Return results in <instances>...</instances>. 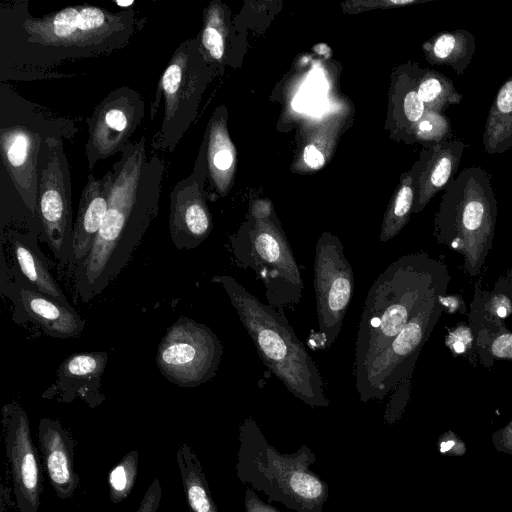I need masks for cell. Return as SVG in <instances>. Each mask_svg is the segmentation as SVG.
Listing matches in <instances>:
<instances>
[{"instance_id": "6da1fadb", "label": "cell", "mask_w": 512, "mask_h": 512, "mask_svg": "<svg viewBox=\"0 0 512 512\" xmlns=\"http://www.w3.org/2000/svg\"><path fill=\"white\" fill-rule=\"evenodd\" d=\"M143 26L132 8L66 6L41 16L26 0L0 5V82L69 77L55 71L66 61L107 56L125 48Z\"/></svg>"}, {"instance_id": "7a4b0ae2", "label": "cell", "mask_w": 512, "mask_h": 512, "mask_svg": "<svg viewBox=\"0 0 512 512\" xmlns=\"http://www.w3.org/2000/svg\"><path fill=\"white\" fill-rule=\"evenodd\" d=\"M146 138L129 142L111 169L103 224L85 260L73 272L75 293L89 302L119 276L156 218L165 172L163 160L147 155Z\"/></svg>"}, {"instance_id": "3957f363", "label": "cell", "mask_w": 512, "mask_h": 512, "mask_svg": "<svg viewBox=\"0 0 512 512\" xmlns=\"http://www.w3.org/2000/svg\"><path fill=\"white\" fill-rule=\"evenodd\" d=\"M448 267L427 252L393 261L370 286L359 320L354 352L358 380L430 298L446 293Z\"/></svg>"}, {"instance_id": "277c9868", "label": "cell", "mask_w": 512, "mask_h": 512, "mask_svg": "<svg viewBox=\"0 0 512 512\" xmlns=\"http://www.w3.org/2000/svg\"><path fill=\"white\" fill-rule=\"evenodd\" d=\"M212 281L223 287L259 357L287 390L311 407H328L319 369L283 314L231 276H214Z\"/></svg>"}, {"instance_id": "5b68a950", "label": "cell", "mask_w": 512, "mask_h": 512, "mask_svg": "<svg viewBox=\"0 0 512 512\" xmlns=\"http://www.w3.org/2000/svg\"><path fill=\"white\" fill-rule=\"evenodd\" d=\"M315 461L316 455L306 445L295 453L281 454L251 417L239 428L237 478L296 512H323L328 499L327 483L310 469Z\"/></svg>"}, {"instance_id": "8992f818", "label": "cell", "mask_w": 512, "mask_h": 512, "mask_svg": "<svg viewBox=\"0 0 512 512\" xmlns=\"http://www.w3.org/2000/svg\"><path fill=\"white\" fill-rule=\"evenodd\" d=\"M78 130L74 119L28 100L9 82H0L1 168L36 219L37 166L43 142L50 137L71 140Z\"/></svg>"}, {"instance_id": "52a82bcc", "label": "cell", "mask_w": 512, "mask_h": 512, "mask_svg": "<svg viewBox=\"0 0 512 512\" xmlns=\"http://www.w3.org/2000/svg\"><path fill=\"white\" fill-rule=\"evenodd\" d=\"M497 200L490 174L480 166L464 168L445 187L434 220V235L463 257V267L478 276L491 250Z\"/></svg>"}, {"instance_id": "ba28073f", "label": "cell", "mask_w": 512, "mask_h": 512, "mask_svg": "<svg viewBox=\"0 0 512 512\" xmlns=\"http://www.w3.org/2000/svg\"><path fill=\"white\" fill-rule=\"evenodd\" d=\"M230 249L236 263L263 283L268 305L283 309L300 302L304 287L300 268L271 210L252 214L251 221L231 238Z\"/></svg>"}, {"instance_id": "9c48e42d", "label": "cell", "mask_w": 512, "mask_h": 512, "mask_svg": "<svg viewBox=\"0 0 512 512\" xmlns=\"http://www.w3.org/2000/svg\"><path fill=\"white\" fill-rule=\"evenodd\" d=\"M212 65L200 52L196 39L182 41L163 70L151 104V120L163 100V113L151 141L156 152L175 150L194 122L202 94L210 80Z\"/></svg>"}, {"instance_id": "30bf717a", "label": "cell", "mask_w": 512, "mask_h": 512, "mask_svg": "<svg viewBox=\"0 0 512 512\" xmlns=\"http://www.w3.org/2000/svg\"><path fill=\"white\" fill-rule=\"evenodd\" d=\"M36 216L42 235L61 264L72 251V182L63 139L50 137L41 147L37 166Z\"/></svg>"}, {"instance_id": "8fae6325", "label": "cell", "mask_w": 512, "mask_h": 512, "mask_svg": "<svg viewBox=\"0 0 512 512\" xmlns=\"http://www.w3.org/2000/svg\"><path fill=\"white\" fill-rule=\"evenodd\" d=\"M443 311L441 296L432 297L423 304L419 312L355 381L362 402L384 399L413 374L420 352Z\"/></svg>"}, {"instance_id": "7c38bea8", "label": "cell", "mask_w": 512, "mask_h": 512, "mask_svg": "<svg viewBox=\"0 0 512 512\" xmlns=\"http://www.w3.org/2000/svg\"><path fill=\"white\" fill-rule=\"evenodd\" d=\"M222 354L221 341L208 326L182 316L162 337L156 364L169 382L193 388L216 375Z\"/></svg>"}, {"instance_id": "4fadbf2b", "label": "cell", "mask_w": 512, "mask_h": 512, "mask_svg": "<svg viewBox=\"0 0 512 512\" xmlns=\"http://www.w3.org/2000/svg\"><path fill=\"white\" fill-rule=\"evenodd\" d=\"M314 289L320 346L328 348L340 334L355 289L342 242L329 232L323 233L316 244Z\"/></svg>"}, {"instance_id": "5bb4252c", "label": "cell", "mask_w": 512, "mask_h": 512, "mask_svg": "<svg viewBox=\"0 0 512 512\" xmlns=\"http://www.w3.org/2000/svg\"><path fill=\"white\" fill-rule=\"evenodd\" d=\"M145 101L141 93L128 86L111 90L87 119L88 138L85 156L90 173L102 160L121 153L142 123Z\"/></svg>"}, {"instance_id": "9a60e30c", "label": "cell", "mask_w": 512, "mask_h": 512, "mask_svg": "<svg viewBox=\"0 0 512 512\" xmlns=\"http://www.w3.org/2000/svg\"><path fill=\"white\" fill-rule=\"evenodd\" d=\"M2 426L17 511L38 512L43 478L27 413L18 403L5 404Z\"/></svg>"}, {"instance_id": "2e32d148", "label": "cell", "mask_w": 512, "mask_h": 512, "mask_svg": "<svg viewBox=\"0 0 512 512\" xmlns=\"http://www.w3.org/2000/svg\"><path fill=\"white\" fill-rule=\"evenodd\" d=\"M206 176L208 170L203 141L192 172L177 182L170 192L168 226L172 242L178 249L196 248L212 231V218L204 192Z\"/></svg>"}, {"instance_id": "e0dca14e", "label": "cell", "mask_w": 512, "mask_h": 512, "mask_svg": "<svg viewBox=\"0 0 512 512\" xmlns=\"http://www.w3.org/2000/svg\"><path fill=\"white\" fill-rule=\"evenodd\" d=\"M107 361L108 354L103 351L71 354L59 365L55 381L42 397L65 403L80 398L91 408L102 404L105 397L100 391L101 377Z\"/></svg>"}, {"instance_id": "ac0fdd59", "label": "cell", "mask_w": 512, "mask_h": 512, "mask_svg": "<svg viewBox=\"0 0 512 512\" xmlns=\"http://www.w3.org/2000/svg\"><path fill=\"white\" fill-rule=\"evenodd\" d=\"M38 439L46 473L56 496L71 498L80 481L74 468L72 436L58 420L44 417L39 422Z\"/></svg>"}, {"instance_id": "d6986e66", "label": "cell", "mask_w": 512, "mask_h": 512, "mask_svg": "<svg viewBox=\"0 0 512 512\" xmlns=\"http://www.w3.org/2000/svg\"><path fill=\"white\" fill-rule=\"evenodd\" d=\"M111 179L110 170L101 178H96L92 173L88 175L73 226L72 251L68 262L73 272L89 254L103 224L108 207Z\"/></svg>"}, {"instance_id": "ffe728a7", "label": "cell", "mask_w": 512, "mask_h": 512, "mask_svg": "<svg viewBox=\"0 0 512 512\" xmlns=\"http://www.w3.org/2000/svg\"><path fill=\"white\" fill-rule=\"evenodd\" d=\"M467 147L463 141L453 139L430 145L426 158L418 163L414 213L421 212L454 178Z\"/></svg>"}, {"instance_id": "44dd1931", "label": "cell", "mask_w": 512, "mask_h": 512, "mask_svg": "<svg viewBox=\"0 0 512 512\" xmlns=\"http://www.w3.org/2000/svg\"><path fill=\"white\" fill-rule=\"evenodd\" d=\"M226 119L225 109L218 107L210 118L203 139L208 176L221 196L229 191L236 167V150L227 130Z\"/></svg>"}, {"instance_id": "7402d4cb", "label": "cell", "mask_w": 512, "mask_h": 512, "mask_svg": "<svg viewBox=\"0 0 512 512\" xmlns=\"http://www.w3.org/2000/svg\"><path fill=\"white\" fill-rule=\"evenodd\" d=\"M21 303L28 317L36 322L49 336L56 338H74L85 327L84 320L73 308L24 287L20 292Z\"/></svg>"}, {"instance_id": "603a6c76", "label": "cell", "mask_w": 512, "mask_h": 512, "mask_svg": "<svg viewBox=\"0 0 512 512\" xmlns=\"http://www.w3.org/2000/svg\"><path fill=\"white\" fill-rule=\"evenodd\" d=\"M18 269L29 287L47 297L72 308L66 296L52 277L45 258L38 249L35 238L18 232L9 233Z\"/></svg>"}, {"instance_id": "cb8c5ba5", "label": "cell", "mask_w": 512, "mask_h": 512, "mask_svg": "<svg viewBox=\"0 0 512 512\" xmlns=\"http://www.w3.org/2000/svg\"><path fill=\"white\" fill-rule=\"evenodd\" d=\"M475 49V37L465 29L442 31L423 44L425 57L430 64L450 66L459 76L471 63Z\"/></svg>"}, {"instance_id": "d4e9b609", "label": "cell", "mask_w": 512, "mask_h": 512, "mask_svg": "<svg viewBox=\"0 0 512 512\" xmlns=\"http://www.w3.org/2000/svg\"><path fill=\"white\" fill-rule=\"evenodd\" d=\"M483 146L488 154L512 149V75L501 85L489 109Z\"/></svg>"}, {"instance_id": "484cf974", "label": "cell", "mask_w": 512, "mask_h": 512, "mask_svg": "<svg viewBox=\"0 0 512 512\" xmlns=\"http://www.w3.org/2000/svg\"><path fill=\"white\" fill-rule=\"evenodd\" d=\"M176 461L182 478L190 512H214L217 507L195 453L188 444H181Z\"/></svg>"}, {"instance_id": "4316f807", "label": "cell", "mask_w": 512, "mask_h": 512, "mask_svg": "<svg viewBox=\"0 0 512 512\" xmlns=\"http://www.w3.org/2000/svg\"><path fill=\"white\" fill-rule=\"evenodd\" d=\"M229 27L224 5L218 1L211 2L203 12V24L195 37L198 48L206 61L222 63L227 53Z\"/></svg>"}, {"instance_id": "83f0119b", "label": "cell", "mask_w": 512, "mask_h": 512, "mask_svg": "<svg viewBox=\"0 0 512 512\" xmlns=\"http://www.w3.org/2000/svg\"><path fill=\"white\" fill-rule=\"evenodd\" d=\"M417 171L418 164L411 172L403 175L384 215L379 236L381 242L394 238L407 224L415 202Z\"/></svg>"}, {"instance_id": "f1b7e54d", "label": "cell", "mask_w": 512, "mask_h": 512, "mask_svg": "<svg viewBox=\"0 0 512 512\" xmlns=\"http://www.w3.org/2000/svg\"><path fill=\"white\" fill-rule=\"evenodd\" d=\"M417 93L425 109L437 113H443L463 99V95L456 89L451 79L430 69L419 75Z\"/></svg>"}, {"instance_id": "f546056e", "label": "cell", "mask_w": 512, "mask_h": 512, "mask_svg": "<svg viewBox=\"0 0 512 512\" xmlns=\"http://www.w3.org/2000/svg\"><path fill=\"white\" fill-rule=\"evenodd\" d=\"M478 358L484 366L494 360H512V332L504 325H471Z\"/></svg>"}, {"instance_id": "4dcf8cb0", "label": "cell", "mask_w": 512, "mask_h": 512, "mask_svg": "<svg viewBox=\"0 0 512 512\" xmlns=\"http://www.w3.org/2000/svg\"><path fill=\"white\" fill-rule=\"evenodd\" d=\"M512 314V298L504 293H491L475 288L471 303V325H504V320Z\"/></svg>"}, {"instance_id": "1f68e13d", "label": "cell", "mask_w": 512, "mask_h": 512, "mask_svg": "<svg viewBox=\"0 0 512 512\" xmlns=\"http://www.w3.org/2000/svg\"><path fill=\"white\" fill-rule=\"evenodd\" d=\"M138 461V452L132 450L110 471L109 496L113 504L126 499L132 491L138 474Z\"/></svg>"}, {"instance_id": "d6a6232c", "label": "cell", "mask_w": 512, "mask_h": 512, "mask_svg": "<svg viewBox=\"0 0 512 512\" xmlns=\"http://www.w3.org/2000/svg\"><path fill=\"white\" fill-rule=\"evenodd\" d=\"M409 134L418 141L436 145L452 139L451 121L443 113L426 110L422 118L412 125Z\"/></svg>"}, {"instance_id": "836d02e7", "label": "cell", "mask_w": 512, "mask_h": 512, "mask_svg": "<svg viewBox=\"0 0 512 512\" xmlns=\"http://www.w3.org/2000/svg\"><path fill=\"white\" fill-rule=\"evenodd\" d=\"M412 375L405 378L394 390L386 407L384 420L391 425L397 422L410 398Z\"/></svg>"}, {"instance_id": "e575fe53", "label": "cell", "mask_w": 512, "mask_h": 512, "mask_svg": "<svg viewBox=\"0 0 512 512\" xmlns=\"http://www.w3.org/2000/svg\"><path fill=\"white\" fill-rule=\"evenodd\" d=\"M446 345L458 355H473L477 353L473 331L465 323H460V325L449 332L446 337Z\"/></svg>"}, {"instance_id": "d590c367", "label": "cell", "mask_w": 512, "mask_h": 512, "mask_svg": "<svg viewBox=\"0 0 512 512\" xmlns=\"http://www.w3.org/2000/svg\"><path fill=\"white\" fill-rule=\"evenodd\" d=\"M419 78V77H418ZM413 78L410 79L407 89L402 97V112L406 123L408 124V131L417 123L424 115L426 109L418 96L417 93V82H412Z\"/></svg>"}, {"instance_id": "8d00e7d4", "label": "cell", "mask_w": 512, "mask_h": 512, "mask_svg": "<svg viewBox=\"0 0 512 512\" xmlns=\"http://www.w3.org/2000/svg\"><path fill=\"white\" fill-rule=\"evenodd\" d=\"M437 449L444 455L462 456L466 453V444L455 432L448 430L439 436Z\"/></svg>"}, {"instance_id": "74e56055", "label": "cell", "mask_w": 512, "mask_h": 512, "mask_svg": "<svg viewBox=\"0 0 512 512\" xmlns=\"http://www.w3.org/2000/svg\"><path fill=\"white\" fill-rule=\"evenodd\" d=\"M162 497V487L158 478L149 485L135 512H157Z\"/></svg>"}, {"instance_id": "f35d334b", "label": "cell", "mask_w": 512, "mask_h": 512, "mask_svg": "<svg viewBox=\"0 0 512 512\" xmlns=\"http://www.w3.org/2000/svg\"><path fill=\"white\" fill-rule=\"evenodd\" d=\"M491 440L494 448L498 452L512 456V420L495 431L491 436Z\"/></svg>"}, {"instance_id": "ab89813d", "label": "cell", "mask_w": 512, "mask_h": 512, "mask_svg": "<svg viewBox=\"0 0 512 512\" xmlns=\"http://www.w3.org/2000/svg\"><path fill=\"white\" fill-rule=\"evenodd\" d=\"M244 507L245 512H279L273 506L263 502L251 487L245 491Z\"/></svg>"}, {"instance_id": "60d3db41", "label": "cell", "mask_w": 512, "mask_h": 512, "mask_svg": "<svg viewBox=\"0 0 512 512\" xmlns=\"http://www.w3.org/2000/svg\"><path fill=\"white\" fill-rule=\"evenodd\" d=\"M303 160L311 169H319L325 164V155L316 143H310L303 150Z\"/></svg>"}, {"instance_id": "b9f144b4", "label": "cell", "mask_w": 512, "mask_h": 512, "mask_svg": "<svg viewBox=\"0 0 512 512\" xmlns=\"http://www.w3.org/2000/svg\"><path fill=\"white\" fill-rule=\"evenodd\" d=\"M504 293L512 298V270L502 275L495 283V290Z\"/></svg>"}, {"instance_id": "7bdbcfd3", "label": "cell", "mask_w": 512, "mask_h": 512, "mask_svg": "<svg viewBox=\"0 0 512 512\" xmlns=\"http://www.w3.org/2000/svg\"><path fill=\"white\" fill-rule=\"evenodd\" d=\"M214 512H218V510L214 511Z\"/></svg>"}]
</instances>
